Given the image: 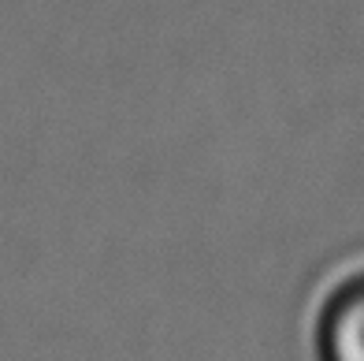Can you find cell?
I'll use <instances>...</instances> for the list:
<instances>
[{
	"label": "cell",
	"mask_w": 364,
	"mask_h": 361,
	"mask_svg": "<svg viewBox=\"0 0 364 361\" xmlns=\"http://www.w3.org/2000/svg\"><path fill=\"white\" fill-rule=\"evenodd\" d=\"M316 361H364V268L327 287L312 317Z\"/></svg>",
	"instance_id": "obj_1"
}]
</instances>
